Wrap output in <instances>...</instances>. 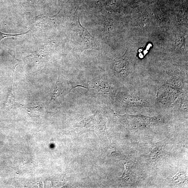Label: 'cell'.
Masks as SVG:
<instances>
[{"mask_svg":"<svg viewBox=\"0 0 188 188\" xmlns=\"http://www.w3.org/2000/svg\"><path fill=\"white\" fill-rule=\"evenodd\" d=\"M74 127L78 134L88 131L94 132L98 135L101 141L105 142L108 141L105 120L101 115L97 113L77 123Z\"/></svg>","mask_w":188,"mask_h":188,"instance_id":"obj_1","label":"cell"},{"mask_svg":"<svg viewBox=\"0 0 188 188\" xmlns=\"http://www.w3.org/2000/svg\"><path fill=\"white\" fill-rule=\"evenodd\" d=\"M128 62L124 56L118 57L114 60V70L117 72L121 73L122 71H128Z\"/></svg>","mask_w":188,"mask_h":188,"instance_id":"obj_2","label":"cell"},{"mask_svg":"<svg viewBox=\"0 0 188 188\" xmlns=\"http://www.w3.org/2000/svg\"><path fill=\"white\" fill-rule=\"evenodd\" d=\"M64 90V85H63L62 81H61L60 75L58 74V80H57L56 84H55V88L54 91H53L52 97H51L49 103H51V102L56 99L59 96L62 94Z\"/></svg>","mask_w":188,"mask_h":188,"instance_id":"obj_3","label":"cell"},{"mask_svg":"<svg viewBox=\"0 0 188 188\" xmlns=\"http://www.w3.org/2000/svg\"><path fill=\"white\" fill-rule=\"evenodd\" d=\"M110 86L108 83L102 81L95 82L91 87V90L96 92L108 93L110 92Z\"/></svg>","mask_w":188,"mask_h":188,"instance_id":"obj_4","label":"cell"},{"mask_svg":"<svg viewBox=\"0 0 188 188\" xmlns=\"http://www.w3.org/2000/svg\"><path fill=\"white\" fill-rule=\"evenodd\" d=\"M113 23L111 20H108L104 23L105 33L106 35H110L114 30Z\"/></svg>","mask_w":188,"mask_h":188,"instance_id":"obj_5","label":"cell"},{"mask_svg":"<svg viewBox=\"0 0 188 188\" xmlns=\"http://www.w3.org/2000/svg\"><path fill=\"white\" fill-rule=\"evenodd\" d=\"M13 83H12L11 90L10 91L8 97L7 99V104L6 106L7 107L9 106H13L16 104L17 103L15 102V97L12 93V86Z\"/></svg>","mask_w":188,"mask_h":188,"instance_id":"obj_6","label":"cell"},{"mask_svg":"<svg viewBox=\"0 0 188 188\" xmlns=\"http://www.w3.org/2000/svg\"><path fill=\"white\" fill-rule=\"evenodd\" d=\"M26 110L30 115L33 117L38 116L41 113L40 108L38 107H33L26 109Z\"/></svg>","mask_w":188,"mask_h":188,"instance_id":"obj_7","label":"cell"},{"mask_svg":"<svg viewBox=\"0 0 188 188\" xmlns=\"http://www.w3.org/2000/svg\"><path fill=\"white\" fill-rule=\"evenodd\" d=\"M29 30L27 31V32L21 33V34H7V33H3L0 31V41H1L3 39L9 37H18L20 36L26 34L29 32Z\"/></svg>","mask_w":188,"mask_h":188,"instance_id":"obj_8","label":"cell"},{"mask_svg":"<svg viewBox=\"0 0 188 188\" xmlns=\"http://www.w3.org/2000/svg\"><path fill=\"white\" fill-rule=\"evenodd\" d=\"M148 21V16L147 15L143 14L138 18V21L142 26H145Z\"/></svg>","mask_w":188,"mask_h":188,"instance_id":"obj_9","label":"cell"},{"mask_svg":"<svg viewBox=\"0 0 188 188\" xmlns=\"http://www.w3.org/2000/svg\"><path fill=\"white\" fill-rule=\"evenodd\" d=\"M142 1H145V0H142Z\"/></svg>","mask_w":188,"mask_h":188,"instance_id":"obj_10","label":"cell"}]
</instances>
